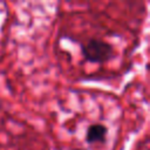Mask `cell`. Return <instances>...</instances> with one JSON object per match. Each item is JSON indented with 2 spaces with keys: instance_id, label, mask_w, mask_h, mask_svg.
<instances>
[{
  "instance_id": "cell-3",
  "label": "cell",
  "mask_w": 150,
  "mask_h": 150,
  "mask_svg": "<svg viewBox=\"0 0 150 150\" xmlns=\"http://www.w3.org/2000/svg\"><path fill=\"white\" fill-rule=\"evenodd\" d=\"M71 150H83V149H80V148H75V149H71Z\"/></svg>"
},
{
  "instance_id": "cell-2",
  "label": "cell",
  "mask_w": 150,
  "mask_h": 150,
  "mask_svg": "<svg viewBox=\"0 0 150 150\" xmlns=\"http://www.w3.org/2000/svg\"><path fill=\"white\" fill-rule=\"evenodd\" d=\"M108 135V128L101 123L90 124L86 131V142L88 144L104 143Z\"/></svg>"
},
{
  "instance_id": "cell-1",
  "label": "cell",
  "mask_w": 150,
  "mask_h": 150,
  "mask_svg": "<svg viewBox=\"0 0 150 150\" xmlns=\"http://www.w3.org/2000/svg\"><path fill=\"white\" fill-rule=\"evenodd\" d=\"M81 54L86 62L89 63H105L115 56L112 45L104 40L90 39L81 46Z\"/></svg>"
}]
</instances>
